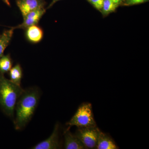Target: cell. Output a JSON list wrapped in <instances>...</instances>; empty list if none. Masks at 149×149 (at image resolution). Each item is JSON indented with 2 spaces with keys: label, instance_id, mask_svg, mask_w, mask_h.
<instances>
[{
  "label": "cell",
  "instance_id": "6",
  "mask_svg": "<svg viewBox=\"0 0 149 149\" xmlns=\"http://www.w3.org/2000/svg\"><path fill=\"white\" fill-rule=\"evenodd\" d=\"M45 12L46 10L44 7L32 11L23 17V22L16 28L25 29L32 25H36Z\"/></svg>",
  "mask_w": 149,
  "mask_h": 149
},
{
  "label": "cell",
  "instance_id": "3",
  "mask_svg": "<svg viewBox=\"0 0 149 149\" xmlns=\"http://www.w3.org/2000/svg\"><path fill=\"white\" fill-rule=\"evenodd\" d=\"M93 111L92 104L89 102L83 103L66 125L75 126L77 128L97 126Z\"/></svg>",
  "mask_w": 149,
  "mask_h": 149
},
{
  "label": "cell",
  "instance_id": "15",
  "mask_svg": "<svg viewBox=\"0 0 149 149\" xmlns=\"http://www.w3.org/2000/svg\"><path fill=\"white\" fill-rule=\"evenodd\" d=\"M98 10L101 11L102 7L104 0H88Z\"/></svg>",
  "mask_w": 149,
  "mask_h": 149
},
{
  "label": "cell",
  "instance_id": "11",
  "mask_svg": "<svg viewBox=\"0 0 149 149\" xmlns=\"http://www.w3.org/2000/svg\"><path fill=\"white\" fill-rule=\"evenodd\" d=\"M13 34V29L4 31L0 35V58L3 56L4 52L8 47Z\"/></svg>",
  "mask_w": 149,
  "mask_h": 149
},
{
  "label": "cell",
  "instance_id": "9",
  "mask_svg": "<svg viewBox=\"0 0 149 149\" xmlns=\"http://www.w3.org/2000/svg\"><path fill=\"white\" fill-rule=\"evenodd\" d=\"M96 149H117L118 148L109 135L101 131L99 136Z\"/></svg>",
  "mask_w": 149,
  "mask_h": 149
},
{
  "label": "cell",
  "instance_id": "1",
  "mask_svg": "<svg viewBox=\"0 0 149 149\" xmlns=\"http://www.w3.org/2000/svg\"><path fill=\"white\" fill-rule=\"evenodd\" d=\"M39 98L40 95L37 89L30 88L24 90L15 106V129L21 130L30 121L38 106Z\"/></svg>",
  "mask_w": 149,
  "mask_h": 149
},
{
  "label": "cell",
  "instance_id": "2",
  "mask_svg": "<svg viewBox=\"0 0 149 149\" xmlns=\"http://www.w3.org/2000/svg\"><path fill=\"white\" fill-rule=\"evenodd\" d=\"M24 90L0 72V107L8 116L13 117L17 102Z\"/></svg>",
  "mask_w": 149,
  "mask_h": 149
},
{
  "label": "cell",
  "instance_id": "17",
  "mask_svg": "<svg viewBox=\"0 0 149 149\" xmlns=\"http://www.w3.org/2000/svg\"><path fill=\"white\" fill-rule=\"evenodd\" d=\"M115 3L119 5L120 3H122L124 0H112Z\"/></svg>",
  "mask_w": 149,
  "mask_h": 149
},
{
  "label": "cell",
  "instance_id": "7",
  "mask_svg": "<svg viewBox=\"0 0 149 149\" xmlns=\"http://www.w3.org/2000/svg\"><path fill=\"white\" fill-rule=\"evenodd\" d=\"M17 4L24 17L32 11L44 8L42 0H17Z\"/></svg>",
  "mask_w": 149,
  "mask_h": 149
},
{
  "label": "cell",
  "instance_id": "12",
  "mask_svg": "<svg viewBox=\"0 0 149 149\" xmlns=\"http://www.w3.org/2000/svg\"><path fill=\"white\" fill-rule=\"evenodd\" d=\"M9 72L11 81L16 85H20L22 72L20 65L19 64H17L13 68H12Z\"/></svg>",
  "mask_w": 149,
  "mask_h": 149
},
{
  "label": "cell",
  "instance_id": "13",
  "mask_svg": "<svg viewBox=\"0 0 149 149\" xmlns=\"http://www.w3.org/2000/svg\"><path fill=\"white\" fill-rule=\"evenodd\" d=\"M12 66L11 59L9 55H3L0 58V72L4 74L9 72Z\"/></svg>",
  "mask_w": 149,
  "mask_h": 149
},
{
  "label": "cell",
  "instance_id": "18",
  "mask_svg": "<svg viewBox=\"0 0 149 149\" xmlns=\"http://www.w3.org/2000/svg\"><path fill=\"white\" fill-rule=\"evenodd\" d=\"M3 1L8 6H10V3L9 0H3Z\"/></svg>",
  "mask_w": 149,
  "mask_h": 149
},
{
  "label": "cell",
  "instance_id": "19",
  "mask_svg": "<svg viewBox=\"0 0 149 149\" xmlns=\"http://www.w3.org/2000/svg\"><path fill=\"white\" fill-rule=\"evenodd\" d=\"M60 1V0H53L52 2V3H51L50 5V7L52 6L53 5H54V4L56 2L58 1Z\"/></svg>",
  "mask_w": 149,
  "mask_h": 149
},
{
  "label": "cell",
  "instance_id": "4",
  "mask_svg": "<svg viewBox=\"0 0 149 149\" xmlns=\"http://www.w3.org/2000/svg\"><path fill=\"white\" fill-rule=\"evenodd\" d=\"M101 132L97 126L77 128L75 135L86 149H96Z\"/></svg>",
  "mask_w": 149,
  "mask_h": 149
},
{
  "label": "cell",
  "instance_id": "5",
  "mask_svg": "<svg viewBox=\"0 0 149 149\" xmlns=\"http://www.w3.org/2000/svg\"><path fill=\"white\" fill-rule=\"evenodd\" d=\"M59 125L56 124L53 132L48 139L32 148L33 149H56L60 148L59 140Z\"/></svg>",
  "mask_w": 149,
  "mask_h": 149
},
{
  "label": "cell",
  "instance_id": "14",
  "mask_svg": "<svg viewBox=\"0 0 149 149\" xmlns=\"http://www.w3.org/2000/svg\"><path fill=\"white\" fill-rule=\"evenodd\" d=\"M118 5H119L115 3L112 0H104L101 11L104 15H107L114 12Z\"/></svg>",
  "mask_w": 149,
  "mask_h": 149
},
{
  "label": "cell",
  "instance_id": "10",
  "mask_svg": "<svg viewBox=\"0 0 149 149\" xmlns=\"http://www.w3.org/2000/svg\"><path fill=\"white\" fill-rule=\"evenodd\" d=\"M26 36L28 40L32 43H37L40 42L43 37L42 30L39 26L32 25L27 28Z\"/></svg>",
  "mask_w": 149,
  "mask_h": 149
},
{
  "label": "cell",
  "instance_id": "8",
  "mask_svg": "<svg viewBox=\"0 0 149 149\" xmlns=\"http://www.w3.org/2000/svg\"><path fill=\"white\" fill-rule=\"evenodd\" d=\"M65 148L66 149H86L75 134H73L69 129L64 132Z\"/></svg>",
  "mask_w": 149,
  "mask_h": 149
},
{
  "label": "cell",
  "instance_id": "16",
  "mask_svg": "<svg viewBox=\"0 0 149 149\" xmlns=\"http://www.w3.org/2000/svg\"><path fill=\"white\" fill-rule=\"evenodd\" d=\"M149 0H125L124 5L131 6L140 4L148 2Z\"/></svg>",
  "mask_w": 149,
  "mask_h": 149
}]
</instances>
